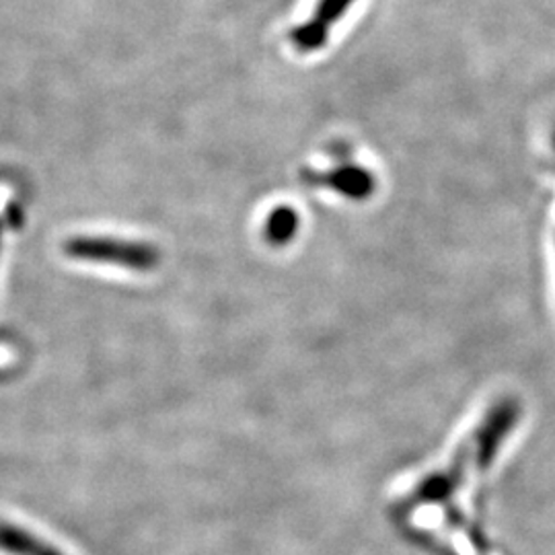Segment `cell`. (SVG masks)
<instances>
[{"label": "cell", "mask_w": 555, "mask_h": 555, "mask_svg": "<svg viewBox=\"0 0 555 555\" xmlns=\"http://www.w3.org/2000/svg\"><path fill=\"white\" fill-rule=\"evenodd\" d=\"M291 40L300 52H318L330 40V27L311 20L295 27Z\"/></svg>", "instance_id": "obj_5"}, {"label": "cell", "mask_w": 555, "mask_h": 555, "mask_svg": "<svg viewBox=\"0 0 555 555\" xmlns=\"http://www.w3.org/2000/svg\"><path fill=\"white\" fill-rule=\"evenodd\" d=\"M0 238H2V220H0Z\"/></svg>", "instance_id": "obj_7"}, {"label": "cell", "mask_w": 555, "mask_h": 555, "mask_svg": "<svg viewBox=\"0 0 555 555\" xmlns=\"http://www.w3.org/2000/svg\"><path fill=\"white\" fill-rule=\"evenodd\" d=\"M0 552L9 555H64L52 543L7 520H0Z\"/></svg>", "instance_id": "obj_3"}, {"label": "cell", "mask_w": 555, "mask_h": 555, "mask_svg": "<svg viewBox=\"0 0 555 555\" xmlns=\"http://www.w3.org/2000/svg\"><path fill=\"white\" fill-rule=\"evenodd\" d=\"M64 254L68 258L93 263L118 266L134 272H151L159 266V249L151 243L126 238L91 237L80 235L64 241Z\"/></svg>", "instance_id": "obj_1"}, {"label": "cell", "mask_w": 555, "mask_h": 555, "mask_svg": "<svg viewBox=\"0 0 555 555\" xmlns=\"http://www.w3.org/2000/svg\"><path fill=\"white\" fill-rule=\"evenodd\" d=\"M298 212L291 206H278L266 219L263 235L272 245H288L298 233Z\"/></svg>", "instance_id": "obj_4"}, {"label": "cell", "mask_w": 555, "mask_h": 555, "mask_svg": "<svg viewBox=\"0 0 555 555\" xmlns=\"http://www.w3.org/2000/svg\"><path fill=\"white\" fill-rule=\"evenodd\" d=\"M352 2L354 0H319L315 21L325 27H332L352 7Z\"/></svg>", "instance_id": "obj_6"}, {"label": "cell", "mask_w": 555, "mask_h": 555, "mask_svg": "<svg viewBox=\"0 0 555 555\" xmlns=\"http://www.w3.org/2000/svg\"><path fill=\"white\" fill-rule=\"evenodd\" d=\"M325 183L341 196L352 199H366L375 192V178L371 171L358 165H341L325 176Z\"/></svg>", "instance_id": "obj_2"}]
</instances>
